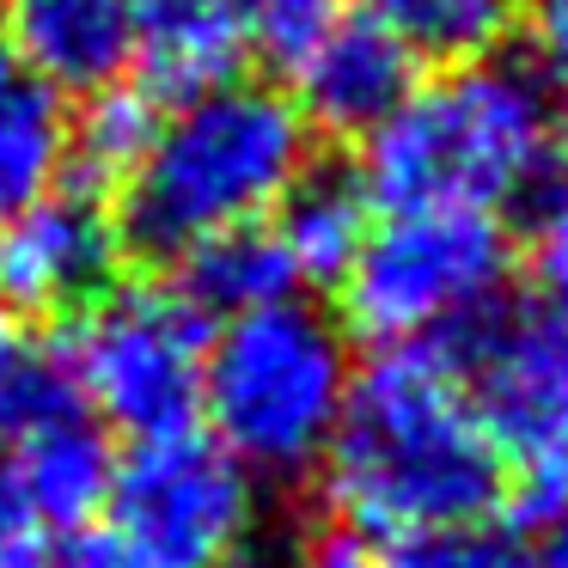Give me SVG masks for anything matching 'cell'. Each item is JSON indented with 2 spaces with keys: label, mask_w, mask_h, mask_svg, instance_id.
<instances>
[{
  "label": "cell",
  "mask_w": 568,
  "mask_h": 568,
  "mask_svg": "<svg viewBox=\"0 0 568 568\" xmlns=\"http://www.w3.org/2000/svg\"><path fill=\"white\" fill-rule=\"evenodd\" d=\"M514 282V233L477 209H397L355 251L343 324L379 348H458L501 312Z\"/></svg>",
  "instance_id": "5"
},
{
  "label": "cell",
  "mask_w": 568,
  "mask_h": 568,
  "mask_svg": "<svg viewBox=\"0 0 568 568\" xmlns=\"http://www.w3.org/2000/svg\"><path fill=\"white\" fill-rule=\"evenodd\" d=\"M13 62L50 92H99L135 68V0H0Z\"/></svg>",
  "instance_id": "11"
},
{
  "label": "cell",
  "mask_w": 568,
  "mask_h": 568,
  "mask_svg": "<svg viewBox=\"0 0 568 568\" xmlns=\"http://www.w3.org/2000/svg\"><path fill=\"white\" fill-rule=\"evenodd\" d=\"M562 148H568V123H562Z\"/></svg>",
  "instance_id": "26"
},
{
  "label": "cell",
  "mask_w": 568,
  "mask_h": 568,
  "mask_svg": "<svg viewBox=\"0 0 568 568\" xmlns=\"http://www.w3.org/2000/svg\"><path fill=\"white\" fill-rule=\"evenodd\" d=\"M19 568H43V562H19Z\"/></svg>",
  "instance_id": "27"
},
{
  "label": "cell",
  "mask_w": 568,
  "mask_h": 568,
  "mask_svg": "<svg viewBox=\"0 0 568 568\" xmlns=\"http://www.w3.org/2000/svg\"><path fill=\"white\" fill-rule=\"evenodd\" d=\"M270 233L282 245L294 282H343L355 251L373 233V196L343 165H312L270 214Z\"/></svg>",
  "instance_id": "13"
},
{
  "label": "cell",
  "mask_w": 568,
  "mask_h": 568,
  "mask_svg": "<svg viewBox=\"0 0 568 568\" xmlns=\"http://www.w3.org/2000/svg\"><path fill=\"white\" fill-rule=\"evenodd\" d=\"M43 550V526L31 519L26 495L13 489L7 465H0V568H19V562H38Z\"/></svg>",
  "instance_id": "22"
},
{
  "label": "cell",
  "mask_w": 568,
  "mask_h": 568,
  "mask_svg": "<svg viewBox=\"0 0 568 568\" xmlns=\"http://www.w3.org/2000/svg\"><path fill=\"white\" fill-rule=\"evenodd\" d=\"M68 178V104L0 55V221Z\"/></svg>",
  "instance_id": "14"
},
{
  "label": "cell",
  "mask_w": 568,
  "mask_h": 568,
  "mask_svg": "<svg viewBox=\"0 0 568 568\" xmlns=\"http://www.w3.org/2000/svg\"><path fill=\"white\" fill-rule=\"evenodd\" d=\"M379 568H531V550L519 544V531L507 526H446V531H416V538L385 544V556H373Z\"/></svg>",
  "instance_id": "18"
},
{
  "label": "cell",
  "mask_w": 568,
  "mask_h": 568,
  "mask_svg": "<svg viewBox=\"0 0 568 568\" xmlns=\"http://www.w3.org/2000/svg\"><path fill=\"white\" fill-rule=\"evenodd\" d=\"M19 355H26V343H19V324H13V312L0 306V373L13 367Z\"/></svg>",
  "instance_id": "25"
},
{
  "label": "cell",
  "mask_w": 568,
  "mask_h": 568,
  "mask_svg": "<svg viewBox=\"0 0 568 568\" xmlns=\"http://www.w3.org/2000/svg\"><path fill=\"white\" fill-rule=\"evenodd\" d=\"M562 160V104L526 55H465L416 80L404 104L361 141L373 209L501 214L538 196Z\"/></svg>",
  "instance_id": "2"
},
{
  "label": "cell",
  "mask_w": 568,
  "mask_h": 568,
  "mask_svg": "<svg viewBox=\"0 0 568 568\" xmlns=\"http://www.w3.org/2000/svg\"><path fill=\"white\" fill-rule=\"evenodd\" d=\"M324 501L348 538H416L507 507L514 470L446 348H379L355 367L318 458Z\"/></svg>",
  "instance_id": "1"
},
{
  "label": "cell",
  "mask_w": 568,
  "mask_h": 568,
  "mask_svg": "<svg viewBox=\"0 0 568 568\" xmlns=\"http://www.w3.org/2000/svg\"><path fill=\"white\" fill-rule=\"evenodd\" d=\"M300 568H379V562L367 556V544H361V538H348V531H324V538L306 550V562H300Z\"/></svg>",
  "instance_id": "23"
},
{
  "label": "cell",
  "mask_w": 568,
  "mask_h": 568,
  "mask_svg": "<svg viewBox=\"0 0 568 568\" xmlns=\"http://www.w3.org/2000/svg\"><path fill=\"white\" fill-rule=\"evenodd\" d=\"M209 318L165 282H111L68 312L50 361L99 428L129 440L184 434L202 416Z\"/></svg>",
  "instance_id": "6"
},
{
  "label": "cell",
  "mask_w": 568,
  "mask_h": 568,
  "mask_svg": "<svg viewBox=\"0 0 568 568\" xmlns=\"http://www.w3.org/2000/svg\"><path fill=\"white\" fill-rule=\"evenodd\" d=\"M116 257L123 226L111 214V196L62 178L50 196L0 221V306L68 318L116 282Z\"/></svg>",
  "instance_id": "9"
},
{
  "label": "cell",
  "mask_w": 568,
  "mask_h": 568,
  "mask_svg": "<svg viewBox=\"0 0 568 568\" xmlns=\"http://www.w3.org/2000/svg\"><path fill=\"white\" fill-rule=\"evenodd\" d=\"M178 270H184L178 275V294L202 318H239V312L294 300V287H300L287 257H282V245H275V233H270V221L202 239L196 251L178 257Z\"/></svg>",
  "instance_id": "15"
},
{
  "label": "cell",
  "mask_w": 568,
  "mask_h": 568,
  "mask_svg": "<svg viewBox=\"0 0 568 568\" xmlns=\"http://www.w3.org/2000/svg\"><path fill=\"white\" fill-rule=\"evenodd\" d=\"M165 104L153 99L141 80H116V87L87 92L80 111H68V178L99 196L123 190V178L141 165L153 129H160Z\"/></svg>",
  "instance_id": "16"
},
{
  "label": "cell",
  "mask_w": 568,
  "mask_h": 568,
  "mask_svg": "<svg viewBox=\"0 0 568 568\" xmlns=\"http://www.w3.org/2000/svg\"><path fill=\"white\" fill-rule=\"evenodd\" d=\"M361 13L397 31L422 62H465L489 55L514 31L519 0H361Z\"/></svg>",
  "instance_id": "17"
},
{
  "label": "cell",
  "mask_w": 568,
  "mask_h": 568,
  "mask_svg": "<svg viewBox=\"0 0 568 568\" xmlns=\"http://www.w3.org/2000/svg\"><path fill=\"white\" fill-rule=\"evenodd\" d=\"M99 519L148 568H226L251 538L257 495L251 470L209 428H184L116 458Z\"/></svg>",
  "instance_id": "8"
},
{
  "label": "cell",
  "mask_w": 568,
  "mask_h": 568,
  "mask_svg": "<svg viewBox=\"0 0 568 568\" xmlns=\"http://www.w3.org/2000/svg\"><path fill=\"white\" fill-rule=\"evenodd\" d=\"M355 355L348 331L306 300L221 318L202 355L209 434L257 477H306L343 416Z\"/></svg>",
  "instance_id": "4"
},
{
  "label": "cell",
  "mask_w": 568,
  "mask_h": 568,
  "mask_svg": "<svg viewBox=\"0 0 568 568\" xmlns=\"http://www.w3.org/2000/svg\"><path fill=\"white\" fill-rule=\"evenodd\" d=\"M416 80H422V55L397 31H385L373 13L348 7L294 62V111L306 116V129L367 141L416 92Z\"/></svg>",
  "instance_id": "10"
},
{
  "label": "cell",
  "mask_w": 568,
  "mask_h": 568,
  "mask_svg": "<svg viewBox=\"0 0 568 568\" xmlns=\"http://www.w3.org/2000/svg\"><path fill=\"white\" fill-rule=\"evenodd\" d=\"M531 270L550 287V300H568V184L544 202L538 233H531Z\"/></svg>",
  "instance_id": "21"
},
{
  "label": "cell",
  "mask_w": 568,
  "mask_h": 568,
  "mask_svg": "<svg viewBox=\"0 0 568 568\" xmlns=\"http://www.w3.org/2000/svg\"><path fill=\"white\" fill-rule=\"evenodd\" d=\"M251 55L239 0H135V68L160 104L239 80Z\"/></svg>",
  "instance_id": "12"
},
{
  "label": "cell",
  "mask_w": 568,
  "mask_h": 568,
  "mask_svg": "<svg viewBox=\"0 0 568 568\" xmlns=\"http://www.w3.org/2000/svg\"><path fill=\"white\" fill-rule=\"evenodd\" d=\"M239 7H245L251 50H263L270 62H287V68L348 13V0H239Z\"/></svg>",
  "instance_id": "19"
},
{
  "label": "cell",
  "mask_w": 568,
  "mask_h": 568,
  "mask_svg": "<svg viewBox=\"0 0 568 568\" xmlns=\"http://www.w3.org/2000/svg\"><path fill=\"white\" fill-rule=\"evenodd\" d=\"M544 538H538V556H531V568H568V495L556 501V514L544 519Z\"/></svg>",
  "instance_id": "24"
},
{
  "label": "cell",
  "mask_w": 568,
  "mask_h": 568,
  "mask_svg": "<svg viewBox=\"0 0 568 568\" xmlns=\"http://www.w3.org/2000/svg\"><path fill=\"white\" fill-rule=\"evenodd\" d=\"M453 361L514 470V526H544L568 495V300L495 312Z\"/></svg>",
  "instance_id": "7"
},
{
  "label": "cell",
  "mask_w": 568,
  "mask_h": 568,
  "mask_svg": "<svg viewBox=\"0 0 568 568\" xmlns=\"http://www.w3.org/2000/svg\"><path fill=\"white\" fill-rule=\"evenodd\" d=\"M514 26L526 31V62L550 87H568V0H519Z\"/></svg>",
  "instance_id": "20"
},
{
  "label": "cell",
  "mask_w": 568,
  "mask_h": 568,
  "mask_svg": "<svg viewBox=\"0 0 568 568\" xmlns=\"http://www.w3.org/2000/svg\"><path fill=\"white\" fill-rule=\"evenodd\" d=\"M312 172V129L294 99L257 80L165 104L141 165L116 190L123 245L178 263L202 239L257 226Z\"/></svg>",
  "instance_id": "3"
}]
</instances>
